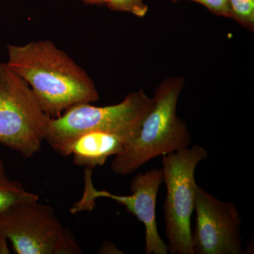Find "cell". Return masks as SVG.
<instances>
[{
	"label": "cell",
	"instance_id": "6da1fadb",
	"mask_svg": "<svg viewBox=\"0 0 254 254\" xmlns=\"http://www.w3.org/2000/svg\"><path fill=\"white\" fill-rule=\"evenodd\" d=\"M7 52L8 66L27 82L50 118H58L74 105L99 100L86 71L53 42L9 45Z\"/></svg>",
	"mask_w": 254,
	"mask_h": 254
},
{
	"label": "cell",
	"instance_id": "7a4b0ae2",
	"mask_svg": "<svg viewBox=\"0 0 254 254\" xmlns=\"http://www.w3.org/2000/svg\"><path fill=\"white\" fill-rule=\"evenodd\" d=\"M182 77L167 78L155 90L154 106L143 120L139 133L111 164L114 173L126 176L156 157L189 147L191 137L187 124L177 115V102L184 88Z\"/></svg>",
	"mask_w": 254,
	"mask_h": 254
},
{
	"label": "cell",
	"instance_id": "3957f363",
	"mask_svg": "<svg viewBox=\"0 0 254 254\" xmlns=\"http://www.w3.org/2000/svg\"><path fill=\"white\" fill-rule=\"evenodd\" d=\"M153 106V98H149L142 89L127 95L117 105H74L58 118L50 119L45 141L63 156L71 142L88 132L113 133L123 138L127 145L136 138Z\"/></svg>",
	"mask_w": 254,
	"mask_h": 254
},
{
	"label": "cell",
	"instance_id": "277c9868",
	"mask_svg": "<svg viewBox=\"0 0 254 254\" xmlns=\"http://www.w3.org/2000/svg\"><path fill=\"white\" fill-rule=\"evenodd\" d=\"M50 119L27 82L0 63V143L31 158L41 150Z\"/></svg>",
	"mask_w": 254,
	"mask_h": 254
},
{
	"label": "cell",
	"instance_id": "5b68a950",
	"mask_svg": "<svg viewBox=\"0 0 254 254\" xmlns=\"http://www.w3.org/2000/svg\"><path fill=\"white\" fill-rule=\"evenodd\" d=\"M162 157L163 180L167 187L164 212L168 252L194 254L190 218L198 185L195 181V170L198 164L208 157V151L199 145H194Z\"/></svg>",
	"mask_w": 254,
	"mask_h": 254
},
{
	"label": "cell",
	"instance_id": "8992f818",
	"mask_svg": "<svg viewBox=\"0 0 254 254\" xmlns=\"http://www.w3.org/2000/svg\"><path fill=\"white\" fill-rule=\"evenodd\" d=\"M0 235L17 254H79L74 235L54 208L38 201L13 205L0 213Z\"/></svg>",
	"mask_w": 254,
	"mask_h": 254
},
{
	"label": "cell",
	"instance_id": "52a82bcc",
	"mask_svg": "<svg viewBox=\"0 0 254 254\" xmlns=\"http://www.w3.org/2000/svg\"><path fill=\"white\" fill-rule=\"evenodd\" d=\"M163 181V170L153 169L133 177L130 186L131 195H115L106 190H97L93 186L92 170L84 169L83 195L70 208V212L72 214L91 212L95 208L97 198H108L115 200L144 225L145 253L167 254L168 247L159 235L155 215L157 195Z\"/></svg>",
	"mask_w": 254,
	"mask_h": 254
},
{
	"label": "cell",
	"instance_id": "ba28073f",
	"mask_svg": "<svg viewBox=\"0 0 254 254\" xmlns=\"http://www.w3.org/2000/svg\"><path fill=\"white\" fill-rule=\"evenodd\" d=\"M194 209L196 218L191 245L194 254H242L241 225L237 207L222 201L197 185Z\"/></svg>",
	"mask_w": 254,
	"mask_h": 254
},
{
	"label": "cell",
	"instance_id": "9c48e42d",
	"mask_svg": "<svg viewBox=\"0 0 254 254\" xmlns=\"http://www.w3.org/2000/svg\"><path fill=\"white\" fill-rule=\"evenodd\" d=\"M127 142L113 133L91 131L84 133L71 142L64 156L72 155L73 163L93 170L103 166L107 159L123 151Z\"/></svg>",
	"mask_w": 254,
	"mask_h": 254
},
{
	"label": "cell",
	"instance_id": "30bf717a",
	"mask_svg": "<svg viewBox=\"0 0 254 254\" xmlns=\"http://www.w3.org/2000/svg\"><path fill=\"white\" fill-rule=\"evenodd\" d=\"M38 195L26 190L22 183L10 180L0 157V213L13 205L38 201Z\"/></svg>",
	"mask_w": 254,
	"mask_h": 254
},
{
	"label": "cell",
	"instance_id": "8fae6325",
	"mask_svg": "<svg viewBox=\"0 0 254 254\" xmlns=\"http://www.w3.org/2000/svg\"><path fill=\"white\" fill-rule=\"evenodd\" d=\"M86 4L105 6L115 11L131 13V14L143 17L148 12V5L144 0H77Z\"/></svg>",
	"mask_w": 254,
	"mask_h": 254
},
{
	"label": "cell",
	"instance_id": "7c38bea8",
	"mask_svg": "<svg viewBox=\"0 0 254 254\" xmlns=\"http://www.w3.org/2000/svg\"><path fill=\"white\" fill-rule=\"evenodd\" d=\"M232 18L249 31H254V0H229Z\"/></svg>",
	"mask_w": 254,
	"mask_h": 254
},
{
	"label": "cell",
	"instance_id": "4fadbf2b",
	"mask_svg": "<svg viewBox=\"0 0 254 254\" xmlns=\"http://www.w3.org/2000/svg\"><path fill=\"white\" fill-rule=\"evenodd\" d=\"M172 2H177L181 0H168ZM195 1L204 6L212 14L218 16L232 18L231 9H230L229 0H189Z\"/></svg>",
	"mask_w": 254,
	"mask_h": 254
},
{
	"label": "cell",
	"instance_id": "5bb4252c",
	"mask_svg": "<svg viewBox=\"0 0 254 254\" xmlns=\"http://www.w3.org/2000/svg\"><path fill=\"white\" fill-rule=\"evenodd\" d=\"M100 254H121L120 250L110 242H105L104 245L100 249Z\"/></svg>",
	"mask_w": 254,
	"mask_h": 254
},
{
	"label": "cell",
	"instance_id": "9a60e30c",
	"mask_svg": "<svg viewBox=\"0 0 254 254\" xmlns=\"http://www.w3.org/2000/svg\"><path fill=\"white\" fill-rule=\"evenodd\" d=\"M7 239L0 235V254H11L7 245Z\"/></svg>",
	"mask_w": 254,
	"mask_h": 254
}]
</instances>
